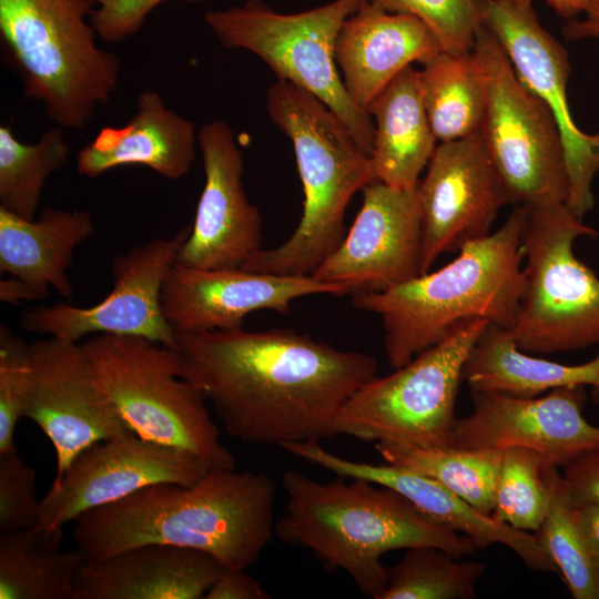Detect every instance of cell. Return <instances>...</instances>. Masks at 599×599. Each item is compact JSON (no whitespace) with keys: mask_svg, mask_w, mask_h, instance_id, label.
Returning <instances> with one entry per match:
<instances>
[{"mask_svg":"<svg viewBox=\"0 0 599 599\" xmlns=\"http://www.w3.org/2000/svg\"><path fill=\"white\" fill-rule=\"evenodd\" d=\"M175 351L232 437L282 448L334 436L338 412L378 367L288 328L180 334Z\"/></svg>","mask_w":599,"mask_h":599,"instance_id":"cell-1","label":"cell"},{"mask_svg":"<svg viewBox=\"0 0 599 599\" xmlns=\"http://www.w3.org/2000/svg\"><path fill=\"white\" fill-rule=\"evenodd\" d=\"M277 487L261 471L209 470L197 483H159L80 515L73 536L88 559L163 544L197 549L227 568L255 565L275 535Z\"/></svg>","mask_w":599,"mask_h":599,"instance_id":"cell-2","label":"cell"},{"mask_svg":"<svg viewBox=\"0 0 599 599\" xmlns=\"http://www.w3.org/2000/svg\"><path fill=\"white\" fill-rule=\"evenodd\" d=\"M286 494L275 535L309 549L327 567L345 571L367 597L379 599L387 587L384 554L436 546L456 557L477 551L459 532L426 518L399 493L364 479L317 481L297 470L282 476Z\"/></svg>","mask_w":599,"mask_h":599,"instance_id":"cell-3","label":"cell"},{"mask_svg":"<svg viewBox=\"0 0 599 599\" xmlns=\"http://www.w3.org/2000/svg\"><path fill=\"white\" fill-rule=\"evenodd\" d=\"M529 211L516 205L497 231L464 244L435 272L352 296L357 309L379 316L392 367L438 344L464 321L484 318L511 327L526 287L521 234Z\"/></svg>","mask_w":599,"mask_h":599,"instance_id":"cell-4","label":"cell"},{"mask_svg":"<svg viewBox=\"0 0 599 599\" xmlns=\"http://www.w3.org/2000/svg\"><path fill=\"white\" fill-rule=\"evenodd\" d=\"M271 121L292 141L304 190L294 233L255 252L241 267L278 275H312L345 237L353 195L376 181L372 159L341 120L312 93L277 80L267 91Z\"/></svg>","mask_w":599,"mask_h":599,"instance_id":"cell-5","label":"cell"},{"mask_svg":"<svg viewBox=\"0 0 599 599\" xmlns=\"http://www.w3.org/2000/svg\"><path fill=\"white\" fill-rule=\"evenodd\" d=\"M97 0H0V39L23 94L65 129H84L119 85V57L97 43Z\"/></svg>","mask_w":599,"mask_h":599,"instance_id":"cell-6","label":"cell"},{"mask_svg":"<svg viewBox=\"0 0 599 599\" xmlns=\"http://www.w3.org/2000/svg\"><path fill=\"white\" fill-rule=\"evenodd\" d=\"M93 380L139 437L235 469L203 393L181 374L177 352L138 336L99 334L81 344Z\"/></svg>","mask_w":599,"mask_h":599,"instance_id":"cell-7","label":"cell"},{"mask_svg":"<svg viewBox=\"0 0 599 599\" xmlns=\"http://www.w3.org/2000/svg\"><path fill=\"white\" fill-rule=\"evenodd\" d=\"M489 324L484 318L464 321L392 374L367 380L338 412L333 435L415 448L455 446L463 370Z\"/></svg>","mask_w":599,"mask_h":599,"instance_id":"cell-8","label":"cell"},{"mask_svg":"<svg viewBox=\"0 0 599 599\" xmlns=\"http://www.w3.org/2000/svg\"><path fill=\"white\" fill-rule=\"evenodd\" d=\"M365 0H334L296 13H278L260 0L212 10L204 22L226 49H242L277 75L319 99L372 155L374 123L346 91L335 48L344 22Z\"/></svg>","mask_w":599,"mask_h":599,"instance_id":"cell-9","label":"cell"},{"mask_svg":"<svg viewBox=\"0 0 599 599\" xmlns=\"http://www.w3.org/2000/svg\"><path fill=\"white\" fill-rule=\"evenodd\" d=\"M567 203L530 207L522 234L526 287L508 329L519 349L555 354L599 344V278L573 253L593 237Z\"/></svg>","mask_w":599,"mask_h":599,"instance_id":"cell-10","label":"cell"},{"mask_svg":"<svg viewBox=\"0 0 599 599\" xmlns=\"http://www.w3.org/2000/svg\"><path fill=\"white\" fill-rule=\"evenodd\" d=\"M473 53L487 92L479 132L510 202L529 207L568 204L565 150L550 110L519 80L485 26L476 35Z\"/></svg>","mask_w":599,"mask_h":599,"instance_id":"cell-11","label":"cell"},{"mask_svg":"<svg viewBox=\"0 0 599 599\" xmlns=\"http://www.w3.org/2000/svg\"><path fill=\"white\" fill-rule=\"evenodd\" d=\"M190 232L191 224L115 256L111 266L113 287L95 305L38 306L21 315V328L69 342L90 334L138 336L175 349L176 336L164 317L161 294Z\"/></svg>","mask_w":599,"mask_h":599,"instance_id":"cell-12","label":"cell"},{"mask_svg":"<svg viewBox=\"0 0 599 599\" xmlns=\"http://www.w3.org/2000/svg\"><path fill=\"white\" fill-rule=\"evenodd\" d=\"M484 26L509 58L519 80L550 110L559 129L569 175L570 209L582 219L593 207L591 184L599 171V132L573 122L567 101L570 64L564 47L539 23L531 4L485 0Z\"/></svg>","mask_w":599,"mask_h":599,"instance_id":"cell-13","label":"cell"},{"mask_svg":"<svg viewBox=\"0 0 599 599\" xmlns=\"http://www.w3.org/2000/svg\"><path fill=\"white\" fill-rule=\"evenodd\" d=\"M210 469L196 457L129 430L83 449L40 500L35 528L62 530L91 509L159 483L193 485Z\"/></svg>","mask_w":599,"mask_h":599,"instance_id":"cell-14","label":"cell"},{"mask_svg":"<svg viewBox=\"0 0 599 599\" xmlns=\"http://www.w3.org/2000/svg\"><path fill=\"white\" fill-rule=\"evenodd\" d=\"M22 417L32 420L55 451L59 480L87 447L130 429L97 387L78 342L48 337L29 344Z\"/></svg>","mask_w":599,"mask_h":599,"instance_id":"cell-15","label":"cell"},{"mask_svg":"<svg viewBox=\"0 0 599 599\" xmlns=\"http://www.w3.org/2000/svg\"><path fill=\"white\" fill-rule=\"evenodd\" d=\"M417 194L420 274L443 253L489 235L500 209L511 203L480 132L437 145Z\"/></svg>","mask_w":599,"mask_h":599,"instance_id":"cell-16","label":"cell"},{"mask_svg":"<svg viewBox=\"0 0 599 599\" xmlns=\"http://www.w3.org/2000/svg\"><path fill=\"white\" fill-rule=\"evenodd\" d=\"M362 191L363 204L353 225L312 274L352 296L384 292L420 274L417 186L396 187L376 180Z\"/></svg>","mask_w":599,"mask_h":599,"instance_id":"cell-17","label":"cell"},{"mask_svg":"<svg viewBox=\"0 0 599 599\" xmlns=\"http://www.w3.org/2000/svg\"><path fill=\"white\" fill-rule=\"evenodd\" d=\"M471 413L457 419L456 447L524 448L562 467L599 449V426L582 414L585 386L557 388L536 397L495 392H471Z\"/></svg>","mask_w":599,"mask_h":599,"instance_id":"cell-18","label":"cell"},{"mask_svg":"<svg viewBox=\"0 0 599 599\" xmlns=\"http://www.w3.org/2000/svg\"><path fill=\"white\" fill-rule=\"evenodd\" d=\"M315 294L344 295L312 275H278L242 267L194 268L174 263L165 277L161 303L175 336L243 328L256 311L288 313L296 300Z\"/></svg>","mask_w":599,"mask_h":599,"instance_id":"cell-19","label":"cell"},{"mask_svg":"<svg viewBox=\"0 0 599 599\" xmlns=\"http://www.w3.org/2000/svg\"><path fill=\"white\" fill-rule=\"evenodd\" d=\"M205 183L176 262L194 268L241 267L262 243V215L242 183L244 161L231 126L215 120L197 132Z\"/></svg>","mask_w":599,"mask_h":599,"instance_id":"cell-20","label":"cell"},{"mask_svg":"<svg viewBox=\"0 0 599 599\" xmlns=\"http://www.w3.org/2000/svg\"><path fill=\"white\" fill-rule=\"evenodd\" d=\"M284 450L345 479H364L399 493L433 522L465 535L477 550L501 544L528 568L557 571L538 542L536 534L512 528L478 511L435 479L392 464L374 465L339 457L318 440L287 444Z\"/></svg>","mask_w":599,"mask_h":599,"instance_id":"cell-21","label":"cell"},{"mask_svg":"<svg viewBox=\"0 0 599 599\" xmlns=\"http://www.w3.org/2000/svg\"><path fill=\"white\" fill-rule=\"evenodd\" d=\"M441 51L438 38L420 19L365 0L344 22L335 59L346 91L367 112L402 71L414 62L425 64Z\"/></svg>","mask_w":599,"mask_h":599,"instance_id":"cell-22","label":"cell"},{"mask_svg":"<svg viewBox=\"0 0 599 599\" xmlns=\"http://www.w3.org/2000/svg\"><path fill=\"white\" fill-rule=\"evenodd\" d=\"M225 566L192 548L146 544L85 559L74 599H204Z\"/></svg>","mask_w":599,"mask_h":599,"instance_id":"cell-23","label":"cell"},{"mask_svg":"<svg viewBox=\"0 0 599 599\" xmlns=\"http://www.w3.org/2000/svg\"><path fill=\"white\" fill-rule=\"evenodd\" d=\"M192 121L167 108L153 90L141 91L136 110L122 126H104L77 154V172L87 177L125 165L148 166L169 180L187 174L196 155Z\"/></svg>","mask_w":599,"mask_h":599,"instance_id":"cell-24","label":"cell"},{"mask_svg":"<svg viewBox=\"0 0 599 599\" xmlns=\"http://www.w3.org/2000/svg\"><path fill=\"white\" fill-rule=\"evenodd\" d=\"M93 232L94 220L83 210L45 207L27 220L0 207V272L71 298L68 270Z\"/></svg>","mask_w":599,"mask_h":599,"instance_id":"cell-25","label":"cell"},{"mask_svg":"<svg viewBox=\"0 0 599 599\" xmlns=\"http://www.w3.org/2000/svg\"><path fill=\"white\" fill-rule=\"evenodd\" d=\"M367 113L374 120L370 159L376 180L396 187H416L437 141L423 102L419 71L413 65L402 71Z\"/></svg>","mask_w":599,"mask_h":599,"instance_id":"cell-26","label":"cell"},{"mask_svg":"<svg viewBox=\"0 0 599 599\" xmlns=\"http://www.w3.org/2000/svg\"><path fill=\"white\" fill-rule=\"evenodd\" d=\"M471 392L536 397L545 392L591 385L599 389V355L566 365L529 355L518 348L509 331L489 324L478 337L463 370Z\"/></svg>","mask_w":599,"mask_h":599,"instance_id":"cell-27","label":"cell"},{"mask_svg":"<svg viewBox=\"0 0 599 599\" xmlns=\"http://www.w3.org/2000/svg\"><path fill=\"white\" fill-rule=\"evenodd\" d=\"M62 530L0 534V599H74L80 549L61 551Z\"/></svg>","mask_w":599,"mask_h":599,"instance_id":"cell-28","label":"cell"},{"mask_svg":"<svg viewBox=\"0 0 599 599\" xmlns=\"http://www.w3.org/2000/svg\"><path fill=\"white\" fill-rule=\"evenodd\" d=\"M419 71L425 110L437 141L479 132L486 109V82L471 52L441 51Z\"/></svg>","mask_w":599,"mask_h":599,"instance_id":"cell-29","label":"cell"},{"mask_svg":"<svg viewBox=\"0 0 599 599\" xmlns=\"http://www.w3.org/2000/svg\"><path fill=\"white\" fill-rule=\"evenodd\" d=\"M375 447L386 463L435 479L481 514L491 516L502 450L415 448L388 443H376Z\"/></svg>","mask_w":599,"mask_h":599,"instance_id":"cell-30","label":"cell"},{"mask_svg":"<svg viewBox=\"0 0 599 599\" xmlns=\"http://www.w3.org/2000/svg\"><path fill=\"white\" fill-rule=\"evenodd\" d=\"M544 476L549 502L536 534L544 551L555 564L573 599H599V581L587 549L579 507L558 466L546 463Z\"/></svg>","mask_w":599,"mask_h":599,"instance_id":"cell-31","label":"cell"},{"mask_svg":"<svg viewBox=\"0 0 599 599\" xmlns=\"http://www.w3.org/2000/svg\"><path fill=\"white\" fill-rule=\"evenodd\" d=\"M70 154L61 126L47 130L35 143H23L11 126L0 125V207L33 220L47 180Z\"/></svg>","mask_w":599,"mask_h":599,"instance_id":"cell-32","label":"cell"},{"mask_svg":"<svg viewBox=\"0 0 599 599\" xmlns=\"http://www.w3.org/2000/svg\"><path fill=\"white\" fill-rule=\"evenodd\" d=\"M486 568L436 546L412 547L387 568V587L379 599H473Z\"/></svg>","mask_w":599,"mask_h":599,"instance_id":"cell-33","label":"cell"},{"mask_svg":"<svg viewBox=\"0 0 599 599\" xmlns=\"http://www.w3.org/2000/svg\"><path fill=\"white\" fill-rule=\"evenodd\" d=\"M546 463L549 461L532 450H502L494 491L495 520L519 530L538 531L549 502Z\"/></svg>","mask_w":599,"mask_h":599,"instance_id":"cell-34","label":"cell"},{"mask_svg":"<svg viewBox=\"0 0 599 599\" xmlns=\"http://www.w3.org/2000/svg\"><path fill=\"white\" fill-rule=\"evenodd\" d=\"M366 1L388 12L417 17L430 28L447 52H471L476 35L484 26L481 8L485 0Z\"/></svg>","mask_w":599,"mask_h":599,"instance_id":"cell-35","label":"cell"},{"mask_svg":"<svg viewBox=\"0 0 599 599\" xmlns=\"http://www.w3.org/2000/svg\"><path fill=\"white\" fill-rule=\"evenodd\" d=\"M29 344L7 325L0 326V454L16 449L17 423L28 383Z\"/></svg>","mask_w":599,"mask_h":599,"instance_id":"cell-36","label":"cell"},{"mask_svg":"<svg viewBox=\"0 0 599 599\" xmlns=\"http://www.w3.org/2000/svg\"><path fill=\"white\" fill-rule=\"evenodd\" d=\"M35 479V470L17 449L0 454V534L38 527Z\"/></svg>","mask_w":599,"mask_h":599,"instance_id":"cell-37","label":"cell"},{"mask_svg":"<svg viewBox=\"0 0 599 599\" xmlns=\"http://www.w3.org/2000/svg\"><path fill=\"white\" fill-rule=\"evenodd\" d=\"M165 0H97L90 21L99 38L116 43L134 35L148 16ZM199 3L205 0H183Z\"/></svg>","mask_w":599,"mask_h":599,"instance_id":"cell-38","label":"cell"},{"mask_svg":"<svg viewBox=\"0 0 599 599\" xmlns=\"http://www.w3.org/2000/svg\"><path fill=\"white\" fill-rule=\"evenodd\" d=\"M578 505H599V449L581 455L564 473Z\"/></svg>","mask_w":599,"mask_h":599,"instance_id":"cell-39","label":"cell"},{"mask_svg":"<svg viewBox=\"0 0 599 599\" xmlns=\"http://www.w3.org/2000/svg\"><path fill=\"white\" fill-rule=\"evenodd\" d=\"M262 585L246 569L225 567L204 599H271Z\"/></svg>","mask_w":599,"mask_h":599,"instance_id":"cell-40","label":"cell"},{"mask_svg":"<svg viewBox=\"0 0 599 599\" xmlns=\"http://www.w3.org/2000/svg\"><path fill=\"white\" fill-rule=\"evenodd\" d=\"M580 522L589 557L599 581V505H578Z\"/></svg>","mask_w":599,"mask_h":599,"instance_id":"cell-41","label":"cell"},{"mask_svg":"<svg viewBox=\"0 0 599 599\" xmlns=\"http://www.w3.org/2000/svg\"><path fill=\"white\" fill-rule=\"evenodd\" d=\"M50 294L49 291L38 288L17 277L0 281V300L9 304L21 302L43 301Z\"/></svg>","mask_w":599,"mask_h":599,"instance_id":"cell-42","label":"cell"},{"mask_svg":"<svg viewBox=\"0 0 599 599\" xmlns=\"http://www.w3.org/2000/svg\"><path fill=\"white\" fill-rule=\"evenodd\" d=\"M583 12L586 18L573 21L564 28V34L571 40L585 38L599 39V0H585Z\"/></svg>","mask_w":599,"mask_h":599,"instance_id":"cell-43","label":"cell"},{"mask_svg":"<svg viewBox=\"0 0 599 599\" xmlns=\"http://www.w3.org/2000/svg\"><path fill=\"white\" fill-rule=\"evenodd\" d=\"M547 2L558 14L572 18L580 12H583L585 0H544Z\"/></svg>","mask_w":599,"mask_h":599,"instance_id":"cell-44","label":"cell"},{"mask_svg":"<svg viewBox=\"0 0 599 599\" xmlns=\"http://www.w3.org/2000/svg\"><path fill=\"white\" fill-rule=\"evenodd\" d=\"M519 4H531L534 0H506Z\"/></svg>","mask_w":599,"mask_h":599,"instance_id":"cell-45","label":"cell"},{"mask_svg":"<svg viewBox=\"0 0 599 599\" xmlns=\"http://www.w3.org/2000/svg\"><path fill=\"white\" fill-rule=\"evenodd\" d=\"M592 395H593L595 402L599 404V389L593 388Z\"/></svg>","mask_w":599,"mask_h":599,"instance_id":"cell-46","label":"cell"}]
</instances>
